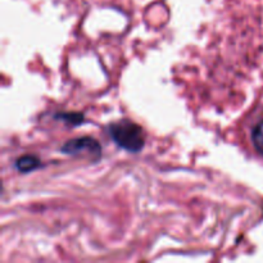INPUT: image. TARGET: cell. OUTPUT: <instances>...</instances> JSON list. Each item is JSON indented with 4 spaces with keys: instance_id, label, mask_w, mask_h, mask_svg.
<instances>
[{
    "instance_id": "3957f363",
    "label": "cell",
    "mask_w": 263,
    "mask_h": 263,
    "mask_svg": "<svg viewBox=\"0 0 263 263\" xmlns=\"http://www.w3.org/2000/svg\"><path fill=\"white\" fill-rule=\"evenodd\" d=\"M37 166V161L32 157H26V158L20 159L18 162V167H20L22 171H28V170H32L33 167Z\"/></svg>"
},
{
    "instance_id": "6da1fadb",
    "label": "cell",
    "mask_w": 263,
    "mask_h": 263,
    "mask_svg": "<svg viewBox=\"0 0 263 263\" xmlns=\"http://www.w3.org/2000/svg\"><path fill=\"white\" fill-rule=\"evenodd\" d=\"M241 136L247 148L263 161V91L241 123Z\"/></svg>"
},
{
    "instance_id": "7a4b0ae2",
    "label": "cell",
    "mask_w": 263,
    "mask_h": 263,
    "mask_svg": "<svg viewBox=\"0 0 263 263\" xmlns=\"http://www.w3.org/2000/svg\"><path fill=\"white\" fill-rule=\"evenodd\" d=\"M110 134L122 148L128 149V151L138 152L144 145L143 130L135 123L127 122V121L115 123L110 128Z\"/></svg>"
}]
</instances>
